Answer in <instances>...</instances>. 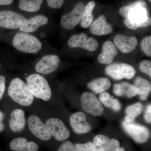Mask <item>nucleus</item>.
Segmentation results:
<instances>
[{
    "label": "nucleus",
    "instance_id": "nucleus-16",
    "mask_svg": "<svg viewBox=\"0 0 151 151\" xmlns=\"http://www.w3.org/2000/svg\"><path fill=\"white\" fill-rule=\"evenodd\" d=\"M91 34L94 35L102 36L111 34L113 32L112 26L106 20L104 15H101L89 26Z\"/></svg>",
    "mask_w": 151,
    "mask_h": 151
},
{
    "label": "nucleus",
    "instance_id": "nucleus-18",
    "mask_svg": "<svg viewBox=\"0 0 151 151\" xmlns=\"http://www.w3.org/2000/svg\"><path fill=\"white\" fill-rule=\"evenodd\" d=\"M48 19L43 15H38L27 20L22 26L19 28L22 32L32 33L35 32L42 26L48 23Z\"/></svg>",
    "mask_w": 151,
    "mask_h": 151
},
{
    "label": "nucleus",
    "instance_id": "nucleus-38",
    "mask_svg": "<svg viewBox=\"0 0 151 151\" xmlns=\"http://www.w3.org/2000/svg\"><path fill=\"white\" fill-rule=\"evenodd\" d=\"M14 0H0V5H9L13 2Z\"/></svg>",
    "mask_w": 151,
    "mask_h": 151
},
{
    "label": "nucleus",
    "instance_id": "nucleus-1",
    "mask_svg": "<svg viewBox=\"0 0 151 151\" xmlns=\"http://www.w3.org/2000/svg\"><path fill=\"white\" fill-rule=\"evenodd\" d=\"M119 14L139 28L146 27L151 24L147 4L145 0H137L129 5L122 6L119 9Z\"/></svg>",
    "mask_w": 151,
    "mask_h": 151
},
{
    "label": "nucleus",
    "instance_id": "nucleus-10",
    "mask_svg": "<svg viewBox=\"0 0 151 151\" xmlns=\"http://www.w3.org/2000/svg\"><path fill=\"white\" fill-rule=\"evenodd\" d=\"M81 102L82 109L92 116H100L104 112V108L101 102L91 92H84L81 96Z\"/></svg>",
    "mask_w": 151,
    "mask_h": 151
},
{
    "label": "nucleus",
    "instance_id": "nucleus-22",
    "mask_svg": "<svg viewBox=\"0 0 151 151\" xmlns=\"http://www.w3.org/2000/svg\"><path fill=\"white\" fill-rule=\"evenodd\" d=\"M111 86V82L108 78L102 77L94 79L87 84V87L96 94H101L108 90Z\"/></svg>",
    "mask_w": 151,
    "mask_h": 151
},
{
    "label": "nucleus",
    "instance_id": "nucleus-33",
    "mask_svg": "<svg viewBox=\"0 0 151 151\" xmlns=\"http://www.w3.org/2000/svg\"><path fill=\"white\" fill-rule=\"evenodd\" d=\"M58 151H75L73 143L67 141L62 143L60 146Z\"/></svg>",
    "mask_w": 151,
    "mask_h": 151
},
{
    "label": "nucleus",
    "instance_id": "nucleus-27",
    "mask_svg": "<svg viewBox=\"0 0 151 151\" xmlns=\"http://www.w3.org/2000/svg\"><path fill=\"white\" fill-rule=\"evenodd\" d=\"M110 139L104 135H98L93 139V151H110L109 143Z\"/></svg>",
    "mask_w": 151,
    "mask_h": 151
},
{
    "label": "nucleus",
    "instance_id": "nucleus-34",
    "mask_svg": "<svg viewBox=\"0 0 151 151\" xmlns=\"http://www.w3.org/2000/svg\"><path fill=\"white\" fill-rule=\"evenodd\" d=\"M120 149V142L115 139H110L109 143V151H119Z\"/></svg>",
    "mask_w": 151,
    "mask_h": 151
},
{
    "label": "nucleus",
    "instance_id": "nucleus-30",
    "mask_svg": "<svg viewBox=\"0 0 151 151\" xmlns=\"http://www.w3.org/2000/svg\"><path fill=\"white\" fill-rule=\"evenodd\" d=\"M139 69L141 72L145 73L151 77V61L148 60H144L139 64Z\"/></svg>",
    "mask_w": 151,
    "mask_h": 151
},
{
    "label": "nucleus",
    "instance_id": "nucleus-20",
    "mask_svg": "<svg viewBox=\"0 0 151 151\" xmlns=\"http://www.w3.org/2000/svg\"><path fill=\"white\" fill-rule=\"evenodd\" d=\"M113 91L117 96H126L132 98L138 95V89L134 85L126 81L113 85Z\"/></svg>",
    "mask_w": 151,
    "mask_h": 151
},
{
    "label": "nucleus",
    "instance_id": "nucleus-26",
    "mask_svg": "<svg viewBox=\"0 0 151 151\" xmlns=\"http://www.w3.org/2000/svg\"><path fill=\"white\" fill-rule=\"evenodd\" d=\"M143 110V106L142 103H137L134 105L128 106L126 110L127 114L125 117V122L128 123L134 122L135 119L140 115Z\"/></svg>",
    "mask_w": 151,
    "mask_h": 151
},
{
    "label": "nucleus",
    "instance_id": "nucleus-21",
    "mask_svg": "<svg viewBox=\"0 0 151 151\" xmlns=\"http://www.w3.org/2000/svg\"><path fill=\"white\" fill-rule=\"evenodd\" d=\"M11 150L15 151H37V144L33 142H28L24 138H17L11 141L10 144Z\"/></svg>",
    "mask_w": 151,
    "mask_h": 151
},
{
    "label": "nucleus",
    "instance_id": "nucleus-25",
    "mask_svg": "<svg viewBox=\"0 0 151 151\" xmlns=\"http://www.w3.org/2000/svg\"><path fill=\"white\" fill-rule=\"evenodd\" d=\"M44 0H20L19 6L22 10L29 12L39 11Z\"/></svg>",
    "mask_w": 151,
    "mask_h": 151
},
{
    "label": "nucleus",
    "instance_id": "nucleus-43",
    "mask_svg": "<svg viewBox=\"0 0 151 151\" xmlns=\"http://www.w3.org/2000/svg\"><path fill=\"white\" fill-rule=\"evenodd\" d=\"M148 1H149L150 2H151V0H148Z\"/></svg>",
    "mask_w": 151,
    "mask_h": 151
},
{
    "label": "nucleus",
    "instance_id": "nucleus-2",
    "mask_svg": "<svg viewBox=\"0 0 151 151\" xmlns=\"http://www.w3.org/2000/svg\"><path fill=\"white\" fill-rule=\"evenodd\" d=\"M8 93L12 100L23 106H28L33 102L34 96L27 84L19 78L13 79L10 84Z\"/></svg>",
    "mask_w": 151,
    "mask_h": 151
},
{
    "label": "nucleus",
    "instance_id": "nucleus-17",
    "mask_svg": "<svg viewBox=\"0 0 151 151\" xmlns=\"http://www.w3.org/2000/svg\"><path fill=\"white\" fill-rule=\"evenodd\" d=\"M118 54L116 47L111 41L105 42L102 47V52L97 58V60L100 63L110 64Z\"/></svg>",
    "mask_w": 151,
    "mask_h": 151
},
{
    "label": "nucleus",
    "instance_id": "nucleus-40",
    "mask_svg": "<svg viewBox=\"0 0 151 151\" xmlns=\"http://www.w3.org/2000/svg\"><path fill=\"white\" fill-rule=\"evenodd\" d=\"M4 129V124L3 122H0V133Z\"/></svg>",
    "mask_w": 151,
    "mask_h": 151
},
{
    "label": "nucleus",
    "instance_id": "nucleus-29",
    "mask_svg": "<svg viewBox=\"0 0 151 151\" xmlns=\"http://www.w3.org/2000/svg\"><path fill=\"white\" fill-rule=\"evenodd\" d=\"M141 49L144 53L149 57L151 56V36L145 37L141 42Z\"/></svg>",
    "mask_w": 151,
    "mask_h": 151
},
{
    "label": "nucleus",
    "instance_id": "nucleus-31",
    "mask_svg": "<svg viewBox=\"0 0 151 151\" xmlns=\"http://www.w3.org/2000/svg\"><path fill=\"white\" fill-rule=\"evenodd\" d=\"M75 151H93V143L88 142L86 143H77L73 145Z\"/></svg>",
    "mask_w": 151,
    "mask_h": 151
},
{
    "label": "nucleus",
    "instance_id": "nucleus-19",
    "mask_svg": "<svg viewBox=\"0 0 151 151\" xmlns=\"http://www.w3.org/2000/svg\"><path fill=\"white\" fill-rule=\"evenodd\" d=\"M24 112L21 109H16L11 114L9 127L14 132H22L25 126Z\"/></svg>",
    "mask_w": 151,
    "mask_h": 151
},
{
    "label": "nucleus",
    "instance_id": "nucleus-6",
    "mask_svg": "<svg viewBox=\"0 0 151 151\" xmlns=\"http://www.w3.org/2000/svg\"><path fill=\"white\" fill-rule=\"evenodd\" d=\"M22 15L9 10L0 11V27L14 29L19 28L27 22Z\"/></svg>",
    "mask_w": 151,
    "mask_h": 151
},
{
    "label": "nucleus",
    "instance_id": "nucleus-24",
    "mask_svg": "<svg viewBox=\"0 0 151 151\" xmlns=\"http://www.w3.org/2000/svg\"><path fill=\"white\" fill-rule=\"evenodd\" d=\"M95 6L96 3L94 1H92L89 2L85 7L80 22L82 27L84 28L89 27L93 22L94 16L92 12Z\"/></svg>",
    "mask_w": 151,
    "mask_h": 151
},
{
    "label": "nucleus",
    "instance_id": "nucleus-14",
    "mask_svg": "<svg viewBox=\"0 0 151 151\" xmlns=\"http://www.w3.org/2000/svg\"><path fill=\"white\" fill-rule=\"evenodd\" d=\"M69 121L73 131L76 134H86L89 133L92 129L87 122L86 115L82 112H76L71 115Z\"/></svg>",
    "mask_w": 151,
    "mask_h": 151
},
{
    "label": "nucleus",
    "instance_id": "nucleus-8",
    "mask_svg": "<svg viewBox=\"0 0 151 151\" xmlns=\"http://www.w3.org/2000/svg\"><path fill=\"white\" fill-rule=\"evenodd\" d=\"M123 129L136 142L139 144H143L147 142L150 137V131L147 127L136 124L127 123L124 121L122 123Z\"/></svg>",
    "mask_w": 151,
    "mask_h": 151
},
{
    "label": "nucleus",
    "instance_id": "nucleus-35",
    "mask_svg": "<svg viewBox=\"0 0 151 151\" xmlns=\"http://www.w3.org/2000/svg\"><path fill=\"white\" fill-rule=\"evenodd\" d=\"M6 88V78L3 76H0V100L2 98Z\"/></svg>",
    "mask_w": 151,
    "mask_h": 151
},
{
    "label": "nucleus",
    "instance_id": "nucleus-3",
    "mask_svg": "<svg viewBox=\"0 0 151 151\" xmlns=\"http://www.w3.org/2000/svg\"><path fill=\"white\" fill-rule=\"evenodd\" d=\"M27 85L34 97L47 101L51 98L52 92L46 79L40 74L33 73L26 78Z\"/></svg>",
    "mask_w": 151,
    "mask_h": 151
},
{
    "label": "nucleus",
    "instance_id": "nucleus-41",
    "mask_svg": "<svg viewBox=\"0 0 151 151\" xmlns=\"http://www.w3.org/2000/svg\"><path fill=\"white\" fill-rule=\"evenodd\" d=\"M45 35H45V33H41L40 34V36L41 37H45Z\"/></svg>",
    "mask_w": 151,
    "mask_h": 151
},
{
    "label": "nucleus",
    "instance_id": "nucleus-23",
    "mask_svg": "<svg viewBox=\"0 0 151 151\" xmlns=\"http://www.w3.org/2000/svg\"><path fill=\"white\" fill-rule=\"evenodd\" d=\"M138 89V95L141 100H146L147 99L151 92V84L148 80L138 76L135 79L134 84Z\"/></svg>",
    "mask_w": 151,
    "mask_h": 151
},
{
    "label": "nucleus",
    "instance_id": "nucleus-39",
    "mask_svg": "<svg viewBox=\"0 0 151 151\" xmlns=\"http://www.w3.org/2000/svg\"><path fill=\"white\" fill-rule=\"evenodd\" d=\"M4 119V114L1 111H0V122H3Z\"/></svg>",
    "mask_w": 151,
    "mask_h": 151
},
{
    "label": "nucleus",
    "instance_id": "nucleus-9",
    "mask_svg": "<svg viewBox=\"0 0 151 151\" xmlns=\"http://www.w3.org/2000/svg\"><path fill=\"white\" fill-rule=\"evenodd\" d=\"M85 6L83 2L77 3L70 12L61 17L60 22L63 28L73 29L81 22Z\"/></svg>",
    "mask_w": 151,
    "mask_h": 151
},
{
    "label": "nucleus",
    "instance_id": "nucleus-32",
    "mask_svg": "<svg viewBox=\"0 0 151 151\" xmlns=\"http://www.w3.org/2000/svg\"><path fill=\"white\" fill-rule=\"evenodd\" d=\"M65 0H46L47 6L50 8L59 9L63 5Z\"/></svg>",
    "mask_w": 151,
    "mask_h": 151
},
{
    "label": "nucleus",
    "instance_id": "nucleus-37",
    "mask_svg": "<svg viewBox=\"0 0 151 151\" xmlns=\"http://www.w3.org/2000/svg\"><path fill=\"white\" fill-rule=\"evenodd\" d=\"M121 108H122V105L119 100L117 99H114V102L111 109L116 112H118L121 110Z\"/></svg>",
    "mask_w": 151,
    "mask_h": 151
},
{
    "label": "nucleus",
    "instance_id": "nucleus-11",
    "mask_svg": "<svg viewBox=\"0 0 151 151\" xmlns=\"http://www.w3.org/2000/svg\"><path fill=\"white\" fill-rule=\"evenodd\" d=\"M45 125L50 134L57 140L64 141L70 137V131L60 119L55 118L49 119Z\"/></svg>",
    "mask_w": 151,
    "mask_h": 151
},
{
    "label": "nucleus",
    "instance_id": "nucleus-7",
    "mask_svg": "<svg viewBox=\"0 0 151 151\" xmlns=\"http://www.w3.org/2000/svg\"><path fill=\"white\" fill-rule=\"evenodd\" d=\"M68 46L71 48H81L87 51L94 52L97 50L99 43L97 39L88 35L84 33L73 35L68 41Z\"/></svg>",
    "mask_w": 151,
    "mask_h": 151
},
{
    "label": "nucleus",
    "instance_id": "nucleus-12",
    "mask_svg": "<svg viewBox=\"0 0 151 151\" xmlns=\"http://www.w3.org/2000/svg\"><path fill=\"white\" fill-rule=\"evenodd\" d=\"M28 124L30 132L36 137L42 141H48L51 137L46 125L38 116L32 115L28 119Z\"/></svg>",
    "mask_w": 151,
    "mask_h": 151
},
{
    "label": "nucleus",
    "instance_id": "nucleus-5",
    "mask_svg": "<svg viewBox=\"0 0 151 151\" xmlns=\"http://www.w3.org/2000/svg\"><path fill=\"white\" fill-rule=\"evenodd\" d=\"M105 73L116 80L131 79L135 76L136 70L133 66L123 63H115L109 64L105 69Z\"/></svg>",
    "mask_w": 151,
    "mask_h": 151
},
{
    "label": "nucleus",
    "instance_id": "nucleus-15",
    "mask_svg": "<svg viewBox=\"0 0 151 151\" xmlns=\"http://www.w3.org/2000/svg\"><path fill=\"white\" fill-rule=\"evenodd\" d=\"M114 44L122 52L128 53L134 50L137 45L138 40L135 37L118 34L114 37Z\"/></svg>",
    "mask_w": 151,
    "mask_h": 151
},
{
    "label": "nucleus",
    "instance_id": "nucleus-36",
    "mask_svg": "<svg viewBox=\"0 0 151 151\" xmlns=\"http://www.w3.org/2000/svg\"><path fill=\"white\" fill-rule=\"evenodd\" d=\"M145 119L146 122L150 124L151 122V105H149L146 109L145 115Z\"/></svg>",
    "mask_w": 151,
    "mask_h": 151
},
{
    "label": "nucleus",
    "instance_id": "nucleus-28",
    "mask_svg": "<svg viewBox=\"0 0 151 151\" xmlns=\"http://www.w3.org/2000/svg\"><path fill=\"white\" fill-rule=\"evenodd\" d=\"M114 97L111 96L107 92H103L100 94L99 99L100 102L105 105L106 108H111L114 102Z\"/></svg>",
    "mask_w": 151,
    "mask_h": 151
},
{
    "label": "nucleus",
    "instance_id": "nucleus-13",
    "mask_svg": "<svg viewBox=\"0 0 151 151\" xmlns=\"http://www.w3.org/2000/svg\"><path fill=\"white\" fill-rule=\"evenodd\" d=\"M60 59L55 55H45L38 62L35 69L38 73L48 74L56 70L59 66Z\"/></svg>",
    "mask_w": 151,
    "mask_h": 151
},
{
    "label": "nucleus",
    "instance_id": "nucleus-4",
    "mask_svg": "<svg viewBox=\"0 0 151 151\" xmlns=\"http://www.w3.org/2000/svg\"><path fill=\"white\" fill-rule=\"evenodd\" d=\"M12 44L19 51L27 53H37L42 47V43L37 38L24 32L15 35Z\"/></svg>",
    "mask_w": 151,
    "mask_h": 151
},
{
    "label": "nucleus",
    "instance_id": "nucleus-44",
    "mask_svg": "<svg viewBox=\"0 0 151 151\" xmlns=\"http://www.w3.org/2000/svg\"><path fill=\"white\" fill-rule=\"evenodd\" d=\"M1 63H0V69H1Z\"/></svg>",
    "mask_w": 151,
    "mask_h": 151
},
{
    "label": "nucleus",
    "instance_id": "nucleus-42",
    "mask_svg": "<svg viewBox=\"0 0 151 151\" xmlns=\"http://www.w3.org/2000/svg\"><path fill=\"white\" fill-rule=\"evenodd\" d=\"M119 151H126L124 147H120V150Z\"/></svg>",
    "mask_w": 151,
    "mask_h": 151
}]
</instances>
